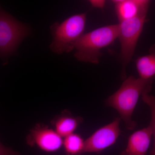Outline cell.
Segmentation results:
<instances>
[{"label":"cell","mask_w":155,"mask_h":155,"mask_svg":"<svg viewBox=\"0 0 155 155\" xmlns=\"http://www.w3.org/2000/svg\"><path fill=\"white\" fill-rule=\"evenodd\" d=\"M135 64L140 78L153 79L155 76V44L150 47L148 54L137 59Z\"/></svg>","instance_id":"cell-11"},{"label":"cell","mask_w":155,"mask_h":155,"mask_svg":"<svg viewBox=\"0 0 155 155\" xmlns=\"http://www.w3.org/2000/svg\"><path fill=\"white\" fill-rule=\"evenodd\" d=\"M89 2L92 7L97 8L103 9L105 5L106 1L103 0H91Z\"/></svg>","instance_id":"cell-15"},{"label":"cell","mask_w":155,"mask_h":155,"mask_svg":"<svg viewBox=\"0 0 155 155\" xmlns=\"http://www.w3.org/2000/svg\"><path fill=\"white\" fill-rule=\"evenodd\" d=\"M63 138L54 129L43 124H37L26 137V142L30 146H36L47 153L58 151L63 146Z\"/></svg>","instance_id":"cell-7"},{"label":"cell","mask_w":155,"mask_h":155,"mask_svg":"<svg viewBox=\"0 0 155 155\" xmlns=\"http://www.w3.org/2000/svg\"><path fill=\"white\" fill-rule=\"evenodd\" d=\"M119 24L106 25L82 35L75 44V57L78 61L98 64L103 55L101 51L118 38Z\"/></svg>","instance_id":"cell-2"},{"label":"cell","mask_w":155,"mask_h":155,"mask_svg":"<svg viewBox=\"0 0 155 155\" xmlns=\"http://www.w3.org/2000/svg\"><path fill=\"white\" fill-rule=\"evenodd\" d=\"M119 22L147 14L150 2L147 0L114 1Z\"/></svg>","instance_id":"cell-9"},{"label":"cell","mask_w":155,"mask_h":155,"mask_svg":"<svg viewBox=\"0 0 155 155\" xmlns=\"http://www.w3.org/2000/svg\"><path fill=\"white\" fill-rule=\"evenodd\" d=\"M147 14H141L132 19L119 22L118 38L121 51L120 60L122 65L121 76L126 78V68L134 54L139 39L141 35L145 23L147 22Z\"/></svg>","instance_id":"cell-5"},{"label":"cell","mask_w":155,"mask_h":155,"mask_svg":"<svg viewBox=\"0 0 155 155\" xmlns=\"http://www.w3.org/2000/svg\"><path fill=\"white\" fill-rule=\"evenodd\" d=\"M0 155H20V153L11 148L4 146L0 142Z\"/></svg>","instance_id":"cell-14"},{"label":"cell","mask_w":155,"mask_h":155,"mask_svg":"<svg viewBox=\"0 0 155 155\" xmlns=\"http://www.w3.org/2000/svg\"><path fill=\"white\" fill-rule=\"evenodd\" d=\"M153 81V79L130 76L125 79L120 88L106 101L107 106L118 111L127 130L135 128L136 122L132 120V114L140 96L149 94L151 91Z\"/></svg>","instance_id":"cell-1"},{"label":"cell","mask_w":155,"mask_h":155,"mask_svg":"<svg viewBox=\"0 0 155 155\" xmlns=\"http://www.w3.org/2000/svg\"><path fill=\"white\" fill-rule=\"evenodd\" d=\"M153 136L150 125L136 131L129 136L127 146L120 155H147Z\"/></svg>","instance_id":"cell-8"},{"label":"cell","mask_w":155,"mask_h":155,"mask_svg":"<svg viewBox=\"0 0 155 155\" xmlns=\"http://www.w3.org/2000/svg\"><path fill=\"white\" fill-rule=\"evenodd\" d=\"M120 117L97 130L84 140V153H100L116 142L121 134Z\"/></svg>","instance_id":"cell-6"},{"label":"cell","mask_w":155,"mask_h":155,"mask_svg":"<svg viewBox=\"0 0 155 155\" xmlns=\"http://www.w3.org/2000/svg\"><path fill=\"white\" fill-rule=\"evenodd\" d=\"M87 20L86 13L75 14L61 23L56 22L51 27L53 41L50 48L57 54L70 52L84 34Z\"/></svg>","instance_id":"cell-3"},{"label":"cell","mask_w":155,"mask_h":155,"mask_svg":"<svg viewBox=\"0 0 155 155\" xmlns=\"http://www.w3.org/2000/svg\"><path fill=\"white\" fill-rule=\"evenodd\" d=\"M31 33L29 26L19 22L0 7V57L14 54L21 42Z\"/></svg>","instance_id":"cell-4"},{"label":"cell","mask_w":155,"mask_h":155,"mask_svg":"<svg viewBox=\"0 0 155 155\" xmlns=\"http://www.w3.org/2000/svg\"><path fill=\"white\" fill-rule=\"evenodd\" d=\"M141 96L143 101L150 109L151 119L150 125L152 129L154 141L152 148L150 151V154L155 155V97L149 95L148 93L143 94Z\"/></svg>","instance_id":"cell-13"},{"label":"cell","mask_w":155,"mask_h":155,"mask_svg":"<svg viewBox=\"0 0 155 155\" xmlns=\"http://www.w3.org/2000/svg\"><path fill=\"white\" fill-rule=\"evenodd\" d=\"M63 146L66 155H82L84 140L79 134L73 133L64 138Z\"/></svg>","instance_id":"cell-12"},{"label":"cell","mask_w":155,"mask_h":155,"mask_svg":"<svg viewBox=\"0 0 155 155\" xmlns=\"http://www.w3.org/2000/svg\"><path fill=\"white\" fill-rule=\"evenodd\" d=\"M83 120L81 117L72 116L69 111L66 110L54 120L53 124L57 133L62 138H65L74 133Z\"/></svg>","instance_id":"cell-10"}]
</instances>
